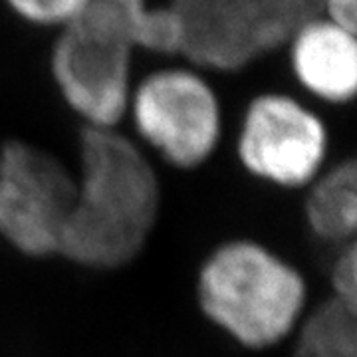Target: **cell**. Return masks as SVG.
I'll list each match as a JSON object with an SVG mask.
<instances>
[{
    "label": "cell",
    "instance_id": "1",
    "mask_svg": "<svg viewBox=\"0 0 357 357\" xmlns=\"http://www.w3.org/2000/svg\"><path fill=\"white\" fill-rule=\"evenodd\" d=\"M159 203V178L139 147L117 129L86 126L60 256L96 270L126 266L153 232Z\"/></svg>",
    "mask_w": 357,
    "mask_h": 357
},
{
    "label": "cell",
    "instance_id": "2",
    "mask_svg": "<svg viewBox=\"0 0 357 357\" xmlns=\"http://www.w3.org/2000/svg\"><path fill=\"white\" fill-rule=\"evenodd\" d=\"M199 302L238 344L264 349L288 337L304 318L306 284L264 246L236 241L215 250L201 268Z\"/></svg>",
    "mask_w": 357,
    "mask_h": 357
},
{
    "label": "cell",
    "instance_id": "3",
    "mask_svg": "<svg viewBox=\"0 0 357 357\" xmlns=\"http://www.w3.org/2000/svg\"><path fill=\"white\" fill-rule=\"evenodd\" d=\"M137 44L128 20L103 0H93L58 30L50 68L66 103L88 128L115 129L131 100V62Z\"/></svg>",
    "mask_w": 357,
    "mask_h": 357
},
{
    "label": "cell",
    "instance_id": "4",
    "mask_svg": "<svg viewBox=\"0 0 357 357\" xmlns=\"http://www.w3.org/2000/svg\"><path fill=\"white\" fill-rule=\"evenodd\" d=\"M178 54L197 70L238 72L284 48L318 0H169Z\"/></svg>",
    "mask_w": 357,
    "mask_h": 357
},
{
    "label": "cell",
    "instance_id": "5",
    "mask_svg": "<svg viewBox=\"0 0 357 357\" xmlns=\"http://www.w3.org/2000/svg\"><path fill=\"white\" fill-rule=\"evenodd\" d=\"M76 177L44 149L8 141L0 149V234L22 255H60Z\"/></svg>",
    "mask_w": 357,
    "mask_h": 357
},
{
    "label": "cell",
    "instance_id": "6",
    "mask_svg": "<svg viewBox=\"0 0 357 357\" xmlns=\"http://www.w3.org/2000/svg\"><path fill=\"white\" fill-rule=\"evenodd\" d=\"M139 135L173 165L191 169L215 151L220 105L197 68H163L131 91L129 109Z\"/></svg>",
    "mask_w": 357,
    "mask_h": 357
},
{
    "label": "cell",
    "instance_id": "7",
    "mask_svg": "<svg viewBox=\"0 0 357 357\" xmlns=\"http://www.w3.org/2000/svg\"><path fill=\"white\" fill-rule=\"evenodd\" d=\"M328 131L306 105L284 93H262L244 114L238 155L260 178L282 187H304L318 177Z\"/></svg>",
    "mask_w": 357,
    "mask_h": 357
},
{
    "label": "cell",
    "instance_id": "8",
    "mask_svg": "<svg viewBox=\"0 0 357 357\" xmlns=\"http://www.w3.org/2000/svg\"><path fill=\"white\" fill-rule=\"evenodd\" d=\"M294 77L314 98L328 103L354 100L357 89L356 32L314 16L294 32L288 44Z\"/></svg>",
    "mask_w": 357,
    "mask_h": 357
},
{
    "label": "cell",
    "instance_id": "9",
    "mask_svg": "<svg viewBox=\"0 0 357 357\" xmlns=\"http://www.w3.org/2000/svg\"><path fill=\"white\" fill-rule=\"evenodd\" d=\"M306 217L310 229L328 243L349 244L357 227V167L344 161L310 183Z\"/></svg>",
    "mask_w": 357,
    "mask_h": 357
},
{
    "label": "cell",
    "instance_id": "10",
    "mask_svg": "<svg viewBox=\"0 0 357 357\" xmlns=\"http://www.w3.org/2000/svg\"><path fill=\"white\" fill-rule=\"evenodd\" d=\"M357 312L326 300L296 328L292 357H357Z\"/></svg>",
    "mask_w": 357,
    "mask_h": 357
},
{
    "label": "cell",
    "instance_id": "11",
    "mask_svg": "<svg viewBox=\"0 0 357 357\" xmlns=\"http://www.w3.org/2000/svg\"><path fill=\"white\" fill-rule=\"evenodd\" d=\"M128 20L137 50L178 54V26L169 4L155 0H103Z\"/></svg>",
    "mask_w": 357,
    "mask_h": 357
},
{
    "label": "cell",
    "instance_id": "12",
    "mask_svg": "<svg viewBox=\"0 0 357 357\" xmlns=\"http://www.w3.org/2000/svg\"><path fill=\"white\" fill-rule=\"evenodd\" d=\"M20 20L42 28H64L93 0H4Z\"/></svg>",
    "mask_w": 357,
    "mask_h": 357
},
{
    "label": "cell",
    "instance_id": "13",
    "mask_svg": "<svg viewBox=\"0 0 357 357\" xmlns=\"http://www.w3.org/2000/svg\"><path fill=\"white\" fill-rule=\"evenodd\" d=\"M332 300L357 312V255L356 244H345L332 268Z\"/></svg>",
    "mask_w": 357,
    "mask_h": 357
},
{
    "label": "cell",
    "instance_id": "14",
    "mask_svg": "<svg viewBox=\"0 0 357 357\" xmlns=\"http://www.w3.org/2000/svg\"><path fill=\"white\" fill-rule=\"evenodd\" d=\"M318 14L332 24L356 32L357 0H318Z\"/></svg>",
    "mask_w": 357,
    "mask_h": 357
}]
</instances>
